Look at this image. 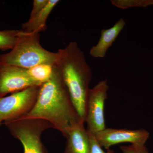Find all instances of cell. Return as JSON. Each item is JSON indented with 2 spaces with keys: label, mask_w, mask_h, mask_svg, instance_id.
Wrapping results in <instances>:
<instances>
[{
  "label": "cell",
  "mask_w": 153,
  "mask_h": 153,
  "mask_svg": "<svg viewBox=\"0 0 153 153\" xmlns=\"http://www.w3.org/2000/svg\"><path fill=\"white\" fill-rule=\"evenodd\" d=\"M81 122L71 126L66 138V147L63 153H89V134Z\"/></svg>",
  "instance_id": "9c48e42d"
},
{
  "label": "cell",
  "mask_w": 153,
  "mask_h": 153,
  "mask_svg": "<svg viewBox=\"0 0 153 153\" xmlns=\"http://www.w3.org/2000/svg\"><path fill=\"white\" fill-rule=\"evenodd\" d=\"M21 30H8L0 31V49H12L18 41Z\"/></svg>",
  "instance_id": "4fadbf2b"
},
{
  "label": "cell",
  "mask_w": 153,
  "mask_h": 153,
  "mask_svg": "<svg viewBox=\"0 0 153 153\" xmlns=\"http://www.w3.org/2000/svg\"><path fill=\"white\" fill-rule=\"evenodd\" d=\"M46 130V126L42 123L35 120L26 121L18 124L14 128L12 135L22 143L24 153H46L41 136Z\"/></svg>",
  "instance_id": "52a82bcc"
},
{
  "label": "cell",
  "mask_w": 153,
  "mask_h": 153,
  "mask_svg": "<svg viewBox=\"0 0 153 153\" xmlns=\"http://www.w3.org/2000/svg\"><path fill=\"white\" fill-rule=\"evenodd\" d=\"M93 134L100 145L106 150L114 145L123 143L145 145L150 136L149 132L143 128L129 130L106 128Z\"/></svg>",
  "instance_id": "8992f818"
},
{
  "label": "cell",
  "mask_w": 153,
  "mask_h": 153,
  "mask_svg": "<svg viewBox=\"0 0 153 153\" xmlns=\"http://www.w3.org/2000/svg\"><path fill=\"white\" fill-rule=\"evenodd\" d=\"M18 119H38L47 121L53 128L59 131L66 138L71 126L78 123H84L74 108L55 65L50 79L40 86L33 108Z\"/></svg>",
  "instance_id": "6da1fadb"
},
{
  "label": "cell",
  "mask_w": 153,
  "mask_h": 153,
  "mask_svg": "<svg viewBox=\"0 0 153 153\" xmlns=\"http://www.w3.org/2000/svg\"><path fill=\"white\" fill-rule=\"evenodd\" d=\"M41 85L0 97V125L3 122L17 119L29 112L36 103Z\"/></svg>",
  "instance_id": "277c9868"
},
{
  "label": "cell",
  "mask_w": 153,
  "mask_h": 153,
  "mask_svg": "<svg viewBox=\"0 0 153 153\" xmlns=\"http://www.w3.org/2000/svg\"><path fill=\"white\" fill-rule=\"evenodd\" d=\"M126 25L125 20L120 19L111 27L102 30L98 43L90 49V55L96 58L105 57L108 50L112 46Z\"/></svg>",
  "instance_id": "30bf717a"
},
{
  "label": "cell",
  "mask_w": 153,
  "mask_h": 153,
  "mask_svg": "<svg viewBox=\"0 0 153 153\" xmlns=\"http://www.w3.org/2000/svg\"><path fill=\"white\" fill-rule=\"evenodd\" d=\"M59 52L44 49L40 44L39 33H26L21 30L19 39L8 53L0 55V63L30 68L41 64L55 65Z\"/></svg>",
  "instance_id": "3957f363"
},
{
  "label": "cell",
  "mask_w": 153,
  "mask_h": 153,
  "mask_svg": "<svg viewBox=\"0 0 153 153\" xmlns=\"http://www.w3.org/2000/svg\"><path fill=\"white\" fill-rule=\"evenodd\" d=\"M36 85L26 68L0 63V97Z\"/></svg>",
  "instance_id": "ba28073f"
},
{
  "label": "cell",
  "mask_w": 153,
  "mask_h": 153,
  "mask_svg": "<svg viewBox=\"0 0 153 153\" xmlns=\"http://www.w3.org/2000/svg\"><path fill=\"white\" fill-rule=\"evenodd\" d=\"M109 89L107 79L101 80L90 88L88 97L85 123L88 131L94 134L106 128L104 106Z\"/></svg>",
  "instance_id": "5b68a950"
},
{
  "label": "cell",
  "mask_w": 153,
  "mask_h": 153,
  "mask_svg": "<svg viewBox=\"0 0 153 153\" xmlns=\"http://www.w3.org/2000/svg\"><path fill=\"white\" fill-rule=\"evenodd\" d=\"M90 138V147L89 153H114L113 150H106V152L103 150L100 145L93 134L88 131Z\"/></svg>",
  "instance_id": "9a60e30c"
},
{
  "label": "cell",
  "mask_w": 153,
  "mask_h": 153,
  "mask_svg": "<svg viewBox=\"0 0 153 153\" xmlns=\"http://www.w3.org/2000/svg\"><path fill=\"white\" fill-rule=\"evenodd\" d=\"M111 1L114 6L122 9L146 8L153 5V0H112Z\"/></svg>",
  "instance_id": "5bb4252c"
},
{
  "label": "cell",
  "mask_w": 153,
  "mask_h": 153,
  "mask_svg": "<svg viewBox=\"0 0 153 153\" xmlns=\"http://www.w3.org/2000/svg\"><path fill=\"white\" fill-rule=\"evenodd\" d=\"M56 67L79 117L85 123L88 97L92 74L83 52L76 42L58 51Z\"/></svg>",
  "instance_id": "7a4b0ae2"
},
{
  "label": "cell",
  "mask_w": 153,
  "mask_h": 153,
  "mask_svg": "<svg viewBox=\"0 0 153 153\" xmlns=\"http://www.w3.org/2000/svg\"><path fill=\"white\" fill-rule=\"evenodd\" d=\"M49 0H34L33 2V7L30 14V17L32 18L36 14L41 12L47 5Z\"/></svg>",
  "instance_id": "e0dca14e"
},
{
  "label": "cell",
  "mask_w": 153,
  "mask_h": 153,
  "mask_svg": "<svg viewBox=\"0 0 153 153\" xmlns=\"http://www.w3.org/2000/svg\"><path fill=\"white\" fill-rule=\"evenodd\" d=\"M55 65L41 64L30 68H26L28 76L37 85L47 82L52 76Z\"/></svg>",
  "instance_id": "7c38bea8"
},
{
  "label": "cell",
  "mask_w": 153,
  "mask_h": 153,
  "mask_svg": "<svg viewBox=\"0 0 153 153\" xmlns=\"http://www.w3.org/2000/svg\"><path fill=\"white\" fill-rule=\"evenodd\" d=\"M60 2L59 0H49L47 5L41 12L29 19L22 25V31L26 33H39L47 29V21L53 8Z\"/></svg>",
  "instance_id": "8fae6325"
},
{
  "label": "cell",
  "mask_w": 153,
  "mask_h": 153,
  "mask_svg": "<svg viewBox=\"0 0 153 153\" xmlns=\"http://www.w3.org/2000/svg\"><path fill=\"white\" fill-rule=\"evenodd\" d=\"M122 153H149L145 145H132L120 146Z\"/></svg>",
  "instance_id": "2e32d148"
}]
</instances>
